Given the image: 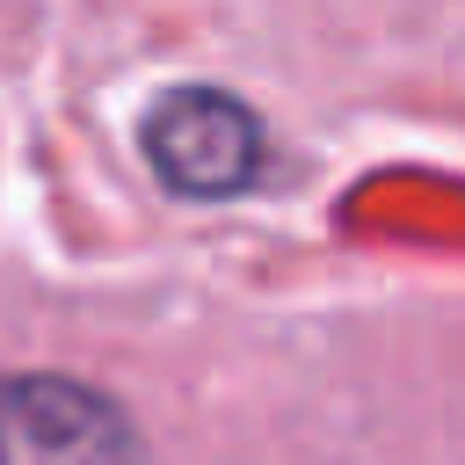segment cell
<instances>
[{
	"instance_id": "6da1fadb",
	"label": "cell",
	"mask_w": 465,
	"mask_h": 465,
	"mask_svg": "<svg viewBox=\"0 0 465 465\" xmlns=\"http://www.w3.org/2000/svg\"><path fill=\"white\" fill-rule=\"evenodd\" d=\"M138 145H145V167L160 174L167 196H196V203H218V196H240L262 182V153H269V131L262 116L232 94V87H167L145 124H138Z\"/></svg>"
},
{
	"instance_id": "7a4b0ae2",
	"label": "cell",
	"mask_w": 465,
	"mask_h": 465,
	"mask_svg": "<svg viewBox=\"0 0 465 465\" xmlns=\"http://www.w3.org/2000/svg\"><path fill=\"white\" fill-rule=\"evenodd\" d=\"M0 465H145V436L87 378L0 371Z\"/></svg>"
}]
</instances>
